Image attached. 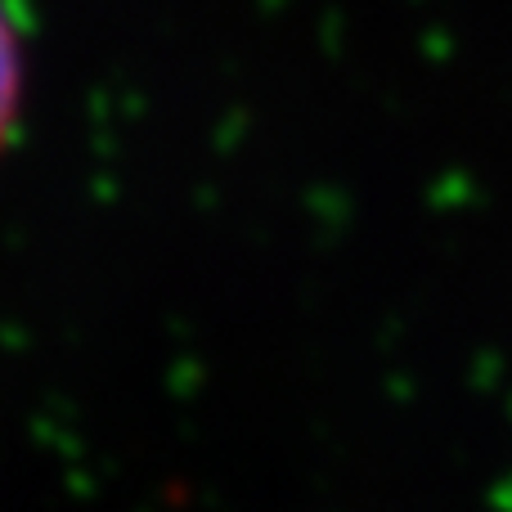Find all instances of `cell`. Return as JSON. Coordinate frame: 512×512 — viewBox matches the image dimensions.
I'll return each mask as SVG.
<instances>
[{"label":"cell","instance_id":"obj_1","mask_svg":"<svg viewBox=\"0 0 512 512\" xmlns=\"http://www.w3.org/2000/svg\"><path fill=\"white\" fill-rule=\"evenodd\" d=\"M18 95H23V54H18V36L9 27V14L0 5V144L9 140V126L18 113Z\"/></svg>","mask_w":512,"mask_h":512}]
</instances>
